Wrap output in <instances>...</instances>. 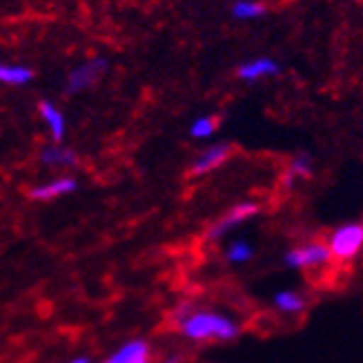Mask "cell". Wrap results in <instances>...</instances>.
<instances>
[{
	"label": "cell",
	"instance_id": "6da1fadb",
	"mask_svg": "<svg viewBox=\"0 0 363 363\" xmlns=\"http://www.w3.org/2000/svg\"><path fill=\"white\" fill-rule=\"evenodd\" d=\"M174 321L179 335L189 343H228L239 339L241 323L225 312L212 308H201L192 301H183L174 310Z\"/></svg>",
	"mask_w": 363,
	"mask_h": 363
},
{
	"label": "cell",
	"instance_id": "7a4b0ae2",
	"mask_svg": "<svg viewBox=\"0 0 363 363\" xmlns=\"http://www.w3.org/2000/svg\"><path fill=\"white\" fill-rule=\"evenodd\" d=\"M330 247L333 259L339 261H352L359 252L363 250V223H343L339 225L325 243Z\"/></svg>",
	"mask_w": 363,
	"mask_h": 363
},
{
	"label": "cell",
	"instance_id": "3957f363",
	"mask_svg": "<svg viewBox=\"0 0 363 363\" xmlns=\"http://www.w3.org/2000/svg\"><path fill=\"white\" fill-rule=\"evenodd\" d=\"M330 261H333L330 247L321 241H312L306 245L292 247L283 255V263L292 267V270H317V267H323Z\"/></svg>",
	"mask_w": 363,
	"mask_h": 363
},
{
	"label": "cell",
	"instance_id": "277c9868",
	"mask_svg": "<svg viewBox=\"0 0 363 363\" xmlns=\"http://www.w3.org/2000/svg\"><path fill=\"white\" fill-rule=\"evenodd\" d=\"M259 212H261V205L255 203V201L236 203L218 220H214L212 228L208 230V234H205V236H208V241H220L223 236H228L232 230H236L241 223H245V220H250V218H255Z\"/></svg>",
	"mask_w": 363,
	"mask_h": 363
},
{
	"label": "cell",
	"instance_id": "5b68a950",
	"mask_svg": "<svg viewBox=\"0 0 363 363\" xmlns=\"http://www.w3.org/2000/svg\"><path fill=\"white\" fill-rule=\"evenodd\" d=\"M232 156V145L230 143H216L212 147H208L203 154L196 156V161L192 163V174L194 177H203V174H210L216 167L223 165L228 159Z\"/></svg>",
	"mask_w": 363,
	"mask_h": 363
},
{
	"label": "cell",
	"instance_id": "8992f818",
	"mask_svg": "<svg viewBox=\"0 0 363 363\" xmlns=\"http://www.w3.org/2000/svg\"><path fill=\"white\" fill-rule=\"evenodd\" d=\"M76 179L72 177H60V179H52L47 183H40L36 187L29 189V196L34 201H40V203H47V201H56L60 196H67L72 192H76Z\"/></svg>",
	"mask_w": 363,
	"mask_h": 363
},
{
	"label": "cell",
	"instance_id": "52a82bcc",
	"mask_svg": "<svg viewBox=\"0 0 363 363\" xmlns=\"http://www.w3.org/2000/svg\"><path fill=\"white\" fill-rule=\"evenodd\" d=\"M152 348L145 339H130L125 341L116 352H112L105 363H150Z\"/></svg>",
	"mask_w": 363,
	"mask_h": 363
},
{
	"label": "cell",
	"instance_id": "ba28073f",
	"mask_svg": "<svg viewBox=\"0 0 363 363\" xmlns=\"http://www.w3.org/2000/svg\"><path fill=\"white\" fill-rule=\"evenodd\" d=\"M272 306L281 314H301L308 308V298L298 290H279L272 296Z\"/></svg>",
	"mask_w": 363,
	"mask_h": 363
},
{
	"label": "cell",
	"instance_id": "9c48e42d",
	"mask_svg": "<svg viewBox=\"0 0 363 363\" xmlns=\"http://www.w3.org/2000/svg\"><path fill=\"white\" fill-rule=\"evenodd\" d=\"M107 67L105 60H91L87 65L78 67L76 72H72L69 76V91H81L85 87H89L94 81H96V76Z\"/></svg>",
	"mask_w": 363,
	"mask_h": 363
},
{
	"label": "cell",
	"instance_id": "30bf717a",
	"mask_svg": "<svg viewBox=\"0 0 363 363\" xmlns=\"http://www.w3.org/2000/svg\"><path fill=\"white\" fill-rule=\"evenodd\" d=\"M40 161L45 165H52V167H72V165L78 163V156H76V152H72L67 147H60L58 143H54V145L43 150Z\"/></svg>",
	"mask_w": 363,
	"mask_h": 363
},
{
	"label": "cell",
	"instance_id": "8fae6325",
	"mask_svg": "<svg viewBox=\"0 0 363 363\" xmlns=\"http://www.w3.org/2000/svg\"><path fill=\"white\" fill-rule=\"evenodd\" d=\"M255 259V245L247 239H234L225 245V261L232 265H243Z\"/></svg>",
	"mask_w": 363,
	"mask_h": 363
},
{
	"label": "cell",
	"instance_id": "7c38bea8",
	"mask_svg": "<svg viewBox=\"0 0 363 363\" xmlns=\"http://www.w3.org/2000/svg\"><path fill=\"white\" fill-rule=\"evenodd\" d=\"M38 109H40V116H43L45 123H47V128H50L54 140H56V143H60V140H62V134H65V118H62V114L58 112V109H56L52 103H47V101H43V103L38 105Z\"/></svg>",
	"mask_w": 363,
	"mask_h": 363
},
{
	"label": "cell",
	"instance_id": "4fadbf2b",
	"mask_svg": "<svg viewBox=\"0 0 363 363\" xmlns=\"http://www.w3.org/2000/svg\"><path fill=\"white\" fill-rule=\"evenodd\" d=\"M312 177V159L310 154H296L290 161V169L283 177V185L292 187L294 179H310Z\"/></svg>",
	"mask_w": 363,
	"mask_h": 363
},
{
	"label": "cell",
	"instance_id": "5bb4252c",
	"mask_svg": "<svg viewBox=\"0 0 363 363\" xmlns=\"http://www.w3.org/2000/svg\"><path fill=\"white\" fill-rule=\"evenodd\" d=\"M279 72V65L270 58H259V60H252L247 65H243L239 69V76L245 78V81H257L261 76H267V74H277Z\"/></svg>",
	"mask_w": 363,
	"mask_h": 363
},
{
	"label": "cell",
	"instance_id": "9a60e30c",
	"mask_svg": "<svg viewBox=\"0 0 363 363\" xmlns=\"http://www.w3.org/2000/svg\"><path fill=\"white\" fill-rule=\"evenodd\" d=\"M31 78V72L25 67H11V65H0V81L9 85H23Z\"/></svg>",
	"mask_w": 363,
	"mask_h": 363
},
{
	"label": "cell",
	"instance_id": "2e32d148",
	"mask_svg": "<svg viewBox=\"0 0 363 363\" xmlns=\"http://www.w3.org/2000/svg\"><path fill=\"white\" fill-rule=\"evenodd\" d=\"M218 128V121L214 116H203V118H196L192 123V128H189V134L194 138H210Z\"/></svg>",
	"mask_w": 363,
	"mask_h": 363
},
{
	"label": "cell",
	"instance_id": "e0dca14e",
	"mask_svg": "<svg viewBox=\"0 0 363 363\" xmlns=\"http://www.w3.org/2000/svg\"><path fill=\"white\" fill-rule=\"evenodd\" d=\"M232 13L236 18H259L261 13H265V7L259 3H252V0H241L232 7Z\"/></svg>",
	"mask_w": 363,
	"mask_h": 363
},
{
	"label": "cell",
	"instance_id": "ac0fdd59",
	"mask_svg": "<svg viewBox=\"0 0 363 363\" xmlns=\"http://www.w3.org/2000/svg\"><path fill=\"white\" fill-rule=\"evenodd\" d=\"M62 363H91V357L89 354H76V357L62 361Z\"/></svg>",
	"mask_w": 363,
	"mask_h": 363
},
{
	"label": "cell",
	"instance_id": "d6986e66",
	"mask_svg": "<svg viewBox=\"0 0 363 363\" xmlns=\"http://www.w3.org/2000/svg\"><path fill=\"white\" fill-rule=\"evenodd\" d=\"M163 363H181V357L179 354H169L167 359H163Z\"/></svg>",
	"mask_w": 363,
	"mask_h": 363
}]
</instances>
